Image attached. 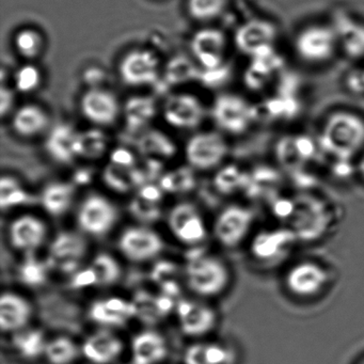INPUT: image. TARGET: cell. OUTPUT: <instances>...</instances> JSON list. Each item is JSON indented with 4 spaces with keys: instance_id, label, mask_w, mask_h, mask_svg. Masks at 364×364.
Returning a JSON list of instances; mask_svg holds the SVG:
<instances>
[{
    "instance_id": "6da1fadb",
    "label": "cell",
    "mask_w": 364,
    "mask_h": 364,
    "mask_svg": "<svg viewBox=\"0 0 364 364\" xmlns=\"http://www.w3.org/2000/svg\"><path fill=\"white\" fill-rule=\"evenodd\" d=\"M319 146L336 159L350 161L364 148V119L346 110L332 112L326 119Z\"/></svg>"
},
{
    "instance_id": "7a4b0ae2",
    "label": "cell",
    "mask_w": 364,
    "mask_h": 364,
    "mask_svg": "<svg viewBox=\"0 0 364 364\" xmlns=\"http://www.w3.org/2000/svg\"><path fill=\"white\" fill-rule=\"evenodd\" d=\"M185 279L189 289L201 297H215L223 293L230 283V272L215 255L196 252L185 266Z\"/></svg>"
},
{
    "instance_id": "3957f363",
    "label": "cell",
    "mask_w": 364,
    "mask_h": 364,
    "mask_svg": "<svg viewBox=\"0 0 364 364\" xmlns=\"http://www.w3.org/2000/svg\"><path fill=\"white\" fill-rule=\"evenodd\" d=\"M210 112L218 129L230 135L246 133L255 118L253 106L246 99L234 93L218 95Z\"/></svg>"
},
{
    "instance_id": "277c9868",
    "label": "cell",
    "mask_w": 364,
    "mask_h": 364,
    "mask_svg": "<svg viewBox=\"0 0 364 364\" xmlns=\"http://www.w3.org/2000/svg\"><path fill=\"white\" fill-rule=\"evenodd\" d=\"M338 43L336 29L325 25H311L297 33L294 48L304 63L321 65L333 57Z\"/></svg>"
},
{
    "instance_id": "5b68a950",
    "label": "cell",
    "mask_w": 364,
    "mask_h": 364,
    "mask_svg": "<svg viewBox=\"0 0 364 364\" xmlns=\"http://www.w3.org/2000/svg\"><path fill=\"white\" fill-rule=\"evenodd\" d=\"M229 146L218 132H199L189 138L185 146V157L189 167L208 171L218 167L227 156Z\"/></svg>"
},
{
    "instance_id": "8992f818",
    "label": "cell",
    "mask_w": 364,
    "mask_h": 364,
    "mask_svg": "<svg viewBox=\"0 0 364 364\" xmlns=\"http://www.w3.org/2000/svg\"><path fill=\"white\" fill-rule=\"evenodd\" d=\"M76 218L84 233L101 237L109 233L118 223L119 210L109 199L93 193L80 203Z\"/></svg>"
},
{
    "instance_id": "52a82bcc",
    "label": "cell",
    "mask_w": 364,
    "mask_h": 364,
    "mask_svg": "<svg viewBox=\"0 0 364 364\" xmlns=\"http://www.w3.org/2000/svg\"><path fill=\"white\" fill-rule=\"evenodd\" d=\"M119 76L127 86L146 87L156 84L161 74V61L154 52L146 48L129 50L121 58Z\"/></svg>"
},
{
    "instance_id": "ba28073f",
    "label": "cell",
    "mask_w": 364,
    "mask_h": 364,
    "mask_svg": "<svg viewBox=\"0 0 364 364\" xmlns=\"http://www.w3.org/2000/svg\"><path fill=\"white\" fill-rule=\"evenodd\" d=\"M118 247L123 257L134 263L151 261L164 250V240L157 232L144 225H134L123 230Z\"/></svg>"
},
{
    "instance_id": "9c48e42d",
    "label": "cell",
    "mask_w": 364,
    "mask_h": 364,
    "mask_svg": "<svg viewBox=\"0 0 364 364\" xmlns=\"http://www.w3.org/2000/svg\"><path fill=\"white\" fill-rule=\"evenodd\" d=\"M87 250L88 244L80 234L63 231L53 240L46 262L50 267L63 274H75L86 257Z\"/></svg>"
},
{
    "instance_id": "30bf717a",
    "label": "cell",
    "mask_w": 364,
    "mask_h": 364,
    "mask_svg": "<svg viewBox=\"0 0 364 364\" xmlns=\"http://www.w3.org/2000/svg\"><path fill=\"white\" fill-rule=\"evenodd\" d=\"M278 37L276 25L267 20L248 21L238 27L234 35L236 48L251 58L263 56L274 50Z\"/></svg>"
},
{
    "instance_id": "8fae6325",
    "label": "cell",
    "mask_w": 364,
    "mask_h": 364,
    "mask_svg": "<svg viewBox=\"0 0 364 364\" xmlns=\"http://www.w3.org/2000/svg\"><path fill=\"white\" fill-rule=\"evenodd\" d=\"M255 216L249 208L232 204L223 208L215 219L214 235L219 244L234 248L244 242L252 228Z\"/></svg>"
},
{
    "instance_id": "7c38bea8",
    "label": "cell",
    "mask_w": 364,
    "mask_h": 364,
    "mask_svg": "<svg viewBox=\"0 0 364 364\" xmlns=\"http://www.w3.org/2000/svg\"><path fill=\"white\" fill-rule=\"evenodd\" d=\"M164 120L176 129H193L205 119V107L199 97L191 93H173L163 106Z\"/></svg>"
},
{
    "instance_id": "4fadbf2b",
    "label": "cell",
    "mask_w": 364,
    "mask_h": 364,
    "mask_svg": "<svg viewBox=\"0 0 364 364\" xmlns=\"http://www.w3.org/2000/svg\"><path fill=\"white\" fill-rule=\"evenodd\" d=\"M80 108L87 121L100 127L114 124L122 112L117 95L101 87L87 90L80 97Z\"/></svg>"
},
{
    "instance_id": "5bb4252c",
    "label": "cell",
    "mask_w": 364,
    "mask_h": 364,
    "mask_svg": "<svg viewBox=\"0 0 364 364\" xmlns=\"http://www.w3.org/2000/svg\"><path fill=\"white\" fill-rule=\"evenodd\" d=\"M227 37L220 29L204 27L193 33L191 52L197 65L203 71H210L225 65Z\"/></svg>"
},
{
    "instance_id": "9a60e30c",
    "label": "cell",
    "mask_w": 364,
    "mask_h": 364,
    "mask_svg": "<svg viewBox=\"0 0 364 364\" xmlns=\"http://www.w3.org/2000/svg\"><path fill=\"white\" fill-rule=\"evenodd\" d=\"M167 225L172 235L186 246H198L206 238V228L200 213L193 204L182 202L168 214Z\"/></svg>"
},
{
    "instance_id": "2e32d148",
    "label": "cell",
    "mask_w": 364,
    "mask_h": 364,
    "mask_svg": "<svg viewBox=\"0 0 364 364\" xmlns=\"http://www.w3.org/2000/svg\"><path fill=\"white\" fill-rule=\"evenodd\" d=\"M297 240L291 229L266 230L255 236L251 244L253 257L266 265L280 263Z\"/></svg>"
},
{
    "instance_id": "e0dca14e",
    "label": "cell",
    "mask_w": 364,
    "mask_h": 364,
    "mask_svg": "<svg viewBox=\"0 0 364 364\" xmlns=\"http://www.w3.org/2000/svg\"><path fill=\"white\" fill-rule=\"evenodd\" d=\"M122 270L116 257L109 253L101 252L86 268L77 270L74 274L72 285L75 289L92 287H110L118 282Z\"/></svg>"
},
{
    "instance_id": "ac0fdd59",
    "label": "cell",
    "mask_w": 364,
    "mask_h": 364,
    "mask_svg": "<svg viewBox=\"0 0 364 364\" xmlns=\"http://www.w3.org/2000/svg\"><path fill=\"white\" fill-rule=\"evenodd\" d=\"M9 242L16 250L26 253H35L43 246L48 238V225L36 215L25 214L16 217L10 223Z\"/></svg>"
},
{
    "instance_id": "d6986e66",
    "label": "cell",
    "mask_w": 364,
    "mask_h": 364,
    "mask_svg": "<svg viewBox=\"0 0 364 364\" xmlns=\"http://www.w3.org/2000/svg\"><path fill=\"white\" fill-rule=\"evenodd\" d=\"M178 323L185 336L199 338L214 329L217 315L214 309L202 302L182 299L176 306Z\"/></svg>"
},
{
    "instance_id": "ffe728a7",
    "label": "cell",
    "mask_w": 364,
    "mask_h": 364,
    "mask_svg": "<svg viewBox=\"0 0 364 364\" xmlns=\"http://www.w3.org/2000/svg\"><path fill=\"white\" fill-rule=\"evenodd\" d=\"M327 281V272L321 265L312 262L296 264L285 277L289 291L301 298L313 297L321 293Z\"/></svg>"
},
{
    "instance_id": "44dd1931",
    "label": "cell",
    "mask_w": 364,
    "mask_h": 364,
    "mask_svg": "<svg viewBox=\"0 0 364 364\" xmlns=\"http://www.w3.org/2000/svg\"><path fill=\"white\" fill-rule=\"evenodd\" d=\"M293 229L297 238L312 240L323 233L327 228V216L325 208L315 200H304L302 203H296L293 215Z\"/></svg>"
},
{
    "instance_id": "7402d4cb",
    "label": "cell",
    "mask_w": 364,
    "mask_h": 364,
    "mask_svg": "<svg viewBox=\"0 0 364 364\" xmlns=\"http://www.w3.org/2000/svg\"><path fill=\"white\" fill-rule=\"evenodd\" d=\"M136 316L133 301L121 297H108L97 300L89 309V317L95 323L105 327H121Z\"/></svg>"
},
{
    "instance_id": "603a6c76",
    "label": "cell",
    "mask_w": 364,
    "mask_h": 364,
    "mask_svg": "<svg viewBox=\"0 0 364 364\" xmlns=\"http://www.w3.org/2000/svg\"><path fill=\"white\" fill-rule=\"evenodd\" d=\"M124 349L123 341L110 330H100L89 336L82 346V355L95 364L116 361Z\"/></svg>"
},
{
    "instance_id": "cb8c5ba5",
    "label": "cell",
    "mask_w": 364,
    "mask_h": 364,
    "mask_svg": "<svg viewBox=\"0 0 364 364\" xmlns=\"http://www.w3.org/2000/svg\"><path fill=\"white\" fill-rule=\"evenodd\" d=\"M33 315V306L26 298L14 291H5L0 297V328L4 332L25 329Z\"/></svg>"
},
{
    "instance_id": "d4e9b609",
    "label": "cell",
    "mask_w": 364,
    "mask_h": 364,
    "mask_svg": "<svg viewBox=\"0 0 364 364\" xmlns=\"http://www.w3.org/2000/svg\"><path fill=\"white\" fill-rule=\"evenodd\" d=\"M78 132L68 123L55 125L46 141L48 154L59 164H71L77 156Z\"/></svg>"
},
{
    "instance_id": "484cf974",
    "label": "cell",
    "mask_w": 364,
    "mask_h": 364,
    "mask_svg": "<svg viewBox=\"0 0 364 364\" xmlns=\"http://www.w3.org/2000/svg\"><path fill=\"white\" fill-rule=\"evenodd\" d=\"M131 353L133 364H159L167 357V343L159 332L144 330L132 340Z\"/></svg>"
},
{
    "instance_id": "4316f807",
    "label": "cell",
    "mask_w": 364,
    "mask_h": 364,
    "mask_svg": "<svg viewBox=\"0 0 364 364\" xmlns=\"http://www.w3.org/2000/svg\"><path fill=\"white\" fill-rule=\"evenodd\" d=\"M315 153L314 141L306 135L287 136L277 144V157L283 166L291 169L309 163Z\"/></svg>"
},
{
    "instance_id": "83f0119b",
    "label": "cell",
    "mask_w": 364,
    "mask_h": 364,
    "mask_svg": "<svg viewBox=\"0 0 364 364\" xmlns=\"http://www.w3.org/2000/svg\"><path fill=\"white\" fill-rule=\"evenodd\" d=\"M48 125L50 117L48 112L37 104H25L12 114V129L20 137H36L43 133Z\"/></svg>"
},
{
    "instance_id": "f1b7e54d",
    "label": "cell",
    "mask_w": 364,
    "mask_h": 364,
    "mask_svg": "<svg viewBox=\"0 0 364 364\" xmlns=\"http://www.w3.org/2000/svg\"><path fill=\"white\" fill-rule=\"evenodd\" d=\"M163 193L164 191L159 186L152 184L142 185L129 205L132 215L142 223L156 221L161 217Z\"/></svg>"
},
{
    "instance_id": "f546056e",
    "label": "cell",
    "mask_w": 364,
    "mask_h": 364,
    "mask_svg": "<svg viewBox=\"0 0 364 364\" xmlns=\"http://www.w3.org/2000/svg\"><path fill=\"white\" fill-rule=\"evenodd\" d=\"M104 181L112 191L127 193L133 188L141 187L146 182V176L136 165H121L110 163L104 171Z\"/></svg>"
},
{
    "instance_id": "4dcf8cb0",
    "label": "cell",
    "mask_w": 364,
    "mask_h": 364,
    "mask_svg": "<svg viewBox=\"0 0 364 364\" xmlns=\"http://www.w3.org/2000/svg\"><path fill=\"white\" fill-rule=\"evenodd\" d=\"M75 197V187L70 183L54 182L42 191V206L48 214L63 216L71 208Z\"/></svg>"
},
{
    "instance_id": "1f68e13d",
    "label": "cell",
    "mask_w": 364,
    "mask_h": 364,
    "mask_svg": "<svg viewBox=\"0 0 364 364\" xmlns=\"http://www.w3.org/2000/svg\"><path fill=\"white\" fill-rule=\"evenodd\" d=\"M122 112L127 127L136 131L146 127L155 118L157 114L156 103L151 97H132L125 102Z\"/></svg>"
},
{
    "instance_id": "d6a6232c",
    "label": "cell",
    "mask_w": 364,
    "mask_h": 364,
    "mask_svg": "<svg viewBox=\"0 0 364 364\" xmlns=\"http://www.w3.org/2000/svg\"><path fill=\"white\" fill-rule=\"evenodd\" d=\"M138 149L146 159H169L176 153V144L166 134L159 131H149L140 137Z\"/></svg>"
},
{
    "instance_id": "836d02e7",
    "label": "cell",
    "mask_w": 364,
    "mask_h": 364,
    "mask_svg": "<svg viewBox=\"0 0 364 364\" xmlns=\"http://www.w3.org/2000/svg\"><path fill=\"white\" fill-rule=\"evenodd\" d=\"M12 344L23 358L33 360L44 355L48 341L41 330L23 329L14 333Z\"/></svg>"
},
{
    "instance_id": "e575fe53",
    "label": "cell",
    "mask_w": 364,
    "mask_h": 364,
    "mask_svg": "<svg viewBox=\"0 0 364 364\" xmlns=\"http://www.w3.org/2000/svg\"><path fill=\"white\" fill-rule=\"evenodd\" d=\"M108 148L107 135L100 127L78 132L77 156L85 159H99Z\"/></svg>"
},
{
    "instance_id": "d590c367",
    "label": "cell",
    "mask_w": 364,
    "mask_h": 364,
    "mask_svg": "<svg viewBox=\"0 0 364 364\" xmlns=\"http://www.w3.org/2000/svg\"><path fill=\"white\" fill-rule=\"evenodd\" d=\"M16 53L27 60L37 59L44 50L46 40L43 35L35 28L20 29L14 38Z\"/></svg>"
},
{
    "instance_id": "8d00e7d4",
    "label": "cell",
    "mask_w": 364,
    "mask_h": 364,
    "mask_svg": "<svg viewBox=\"0 0 364 364\" xmlns=\"http://www.w3.org/2000/svg\"><path fill=\"white\" fill-rule=\"evenodd\" d=\"M191 167H181L166 172L159 180V187L164 193H185L196 186V176Z\"/></svg>"
},
{
    "instance_id": "74e56055",
    "label": "cell",
    "mask_w": 364,
    "mask_h": 364,
    "mask_svg": "<svg viewBox=\"0 0 364 364\" xmlns=\"http://www.w3.org/2000/svg\"><path fill=\"white\" fill-rule=\"evenodd\" d=\"M78 353L80 349L73 340L67 336H57L48 341L44 355L50 364H71Z\"/></svg>"
},
{
    "instance_id": "f35d334b",
    "label": "cell",
    "mask_w": 364,
    "mask_h": 364,
    "mask_svg": "<svg viewBox=\"0 0 364 364\" xmlns=\"http://www.w3.org/2000/svg\"><path fill=\"white\" fill-rule=\"evenodd\" d=\"M198 67L199 65H196L195 63L187 57H176L166 65V80L169 85H181L197 80L201 73Z\"/></svg>"
},
{
    "instance_id": "ab89813d",
    "label": "cell",
    "mask_w": 364,
    "mask_h": 364,
    "mask_svg": "<svg viewBox=\"0 0 364 364\" xmlns=\"http://www.w3.org/2000/svg\"><path fill=\"white\" fill-rule=\"evenodd\" d=\"M228 4L229 0H187V14L196 22H210L223 14Z\"/></svg>"
},
{
    "instance_id": "60d3db41",
    "label": "cell",
    "mask_w": 364,
    "mask_h": 364,
    "mask_svg": "<svg viewBox=\"0 0 364 364\" xmlns=\"http://www.w3.org/2000/svg\"><path fill=\"white\" fill-rule=\"evenodd\" d=\"M338 42L341 41L345 53L349 57L364 56V25L343 24L338 31H336Z\"/></svg>"
},
{
    "instance_id": "b9f144b4",
    "label": "cell",
    "mask_w": 364,
    "mask_h": 364,
    "mask_svg": "<svg viewBox=\"0 0 364 364\" xmlns=\"http://www.w3.org/2000/svg\"><path fill=\"white\" fill-rule=\"evenodd\" d=\"M153 280L159 284L164 294L173 298L180 289V269L176 264L172 262L161 261L155 265L152 272Z\"/></svg>"
},
{
    "instance_id": "7bdbcfd3",
    "label": "cell",
    "mask_w": 364,
    "mask_h": 364,
    "mask_svg": "<svg viewBox=\"0 0 364 364\" xmlns=\"http://www.w3.org/2000/svg\"><path fill=\"white\" fill-rule=\"evenodd\" d=\"M48 262L44 263L33 253H27L26 257L18 268V277L24 284L36 287L43 284L48 277Z\"/></svg>"
},
{
    "instance_id": "ee69618b",
    "label": "cell",
    "mask_w": 364,
    "mask_h": 364,
    "mask_svg": "<svg viewBox=\"0 0 364 364\" xmlns=\"http://www.w3.org/2000/svg\"><path fill=\"white\" fill-rule=\"evenodd\" d=\"M29 196L21 183L11 176H4L0 178V208L9 210L14 206L25 204Z\"/></svg>"
},
{
    "instance_id": "f6af8a7d",
    "label": "cell",
    "mask_w": 364,
    "mask_h": 364,
    "mask_svg": "<svg viewBox=\"0 0 364 364\" xmlns=\"http://www.w3.org/2000/svg\"><path fill=\"white\" fill-rule=\"evenodd\" d=\"M247 174L240 171V168L234 165L225 166L217 172L214 178V186L223 195L234 193L240 189H244L246 185Z\"/></svg>"
},
{
    "instance_id": "bcb514c9",
    "label": "cell",
    "mask_w": 364,
    "mask_h": 364,
    "mask_svg": "<svg viewBox=\"0 0 364 364\" xmlns=\"http://www.w3.org/2000/svg\"><path fill=\"white\" fill-rule=\"evenodd\" d=\"M14 88L18 92L28 95L35 92L42 84L41 70L33 63L18 68L14 76Z\"/></svg>"
},
{
    "instance_id": "7dc6e473",
    "label": "cell",
    "mask_w": 364,
    "mask_h": 364,
    "mask_svg": "<svg viewBox=\"0 0 364 364\" xmlns=\"http://www.w3.org/2000/svg\"><path fill=\"white\" fill-rule=\"evenodd\" d=\"M206 364H228L231 360L229 349L217 343L204 342Z\"/></svg>"
},
{
    "instance_id": "c3c4849f",
    "label": "cell",
    "mask_w": 364,
    "mask_h": 364,
    "mask_svg": "<svg viewBox=\"0 0 364 364\" xmlns=\"http://www.w3.org/2000/svg\"><path fill=\"white\" fill-rule=\"evenodd\" d=\"M185 364H206L204 342L193 343L187 347L184 353Z\"/></svg>"
},
{
    "instance_id": "681fc988",
    "label": "cell",
    "mask_w": 364,
    "mask_h": 364,
    "mask_svg": "<svg viewBox=\"0 0 364 364\" xmlns=\"http://www.w3.org/2000/svg\"><path fill=\"white\" fill-rule=\"evenodd\" d=\"M14 103H16L14 91L3 84L1 90H0V112H1L3 118H5L9 112H11Z\"/></svg>"
},
{
    "instance_id": "f907efd6",
    "label": "cell",
    "mask_w": 364,
    "mask_h": 364,
    "mask_svg": "<svg viewBox=\"0 0 364 364\" xmlns=\"http://www.w3.org/2000/svg\"><path fill=\"white\" fill-rule=\"evenodd\" d=\"M112 163L121 165H136L135 156L129 151L118 149L112 153Z\"/></svg>"
},
{
    "instance_id": "816d5d0a",
    "label": "cell",
    "mask_w": 364,
    "mask_h": 364,
    "mask_svg": "<svg viewBox=\"0 0 364 364\" xmlns=\"http://www.w3.org/2000/svg\"><path fill=\"white\" fill-rule=\"evenodd\" d=\"M359 171L360 174L362 176V178H364V155L361 157V159H360Z\"/></svg>"
},
{
    "instance_id": "f5cc1de1",
    "label": "cell",
    "mask_w": 364,
    "mask_h": 364,
    "mask_svg": "<svg viewBox=\"0 0 364 364\" xmlns=\"http://www.w3.org/2000/svg\"><path fill=\"white\" fill-rule=\"evenodd\" d=\"M361 364H364V361H363V362H362V363H361Z\"/></svg>"
}]
</instances>
